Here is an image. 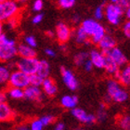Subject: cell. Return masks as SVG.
Segmentation results:
<instances>
[{
    "label": "cell",
    "mask_w": 130,
    "mask_h": 130,
    "mask_svg": "<svg viewBox=\"0 0 130 130\" xmlns=\"http://www.w3.org/2000/svg\"><path fill=\"white\" fill-rule=\"evenodd\" d=\"M18 55V45L14 38L3 34L0 36V62H10Z\"/></svg>",
    "instance_id": "obj_1"
},
{
    "label": "cell",
    "mask_w": 130,
    "mask_h": 130,
    "mask_svg": "<svg viewBox=\"0 0 130 130\" xmlns=\"http://www.w3.org/2000/svg\"><path fill=\"white\" fill-rule=\"evenodd\" d=\"M83 30L86 32L87 36L89 37L90 42L92 44L98 45L100 41L103 38V36L107 34L105 27L100 22L94 19L84 20L80 24Z\"/></svg>",
    "instance_id": "obj_2"
},
{
    "label": "cell",
    "mask_w": 130,
    "mask_h": 130,
    "mask_svg": "<svg viewBox=\"0 0 130 130\" xmlns=\"http://www.w3.org/2000/svg\"><path fill=\"white\" fill-rule=\"evenodd\" d=\"M125 15V9L118 4L108 3L104 6V18L110 24L118 26L122 22L123 17Z\"/></svg>",
    "instance_id": "obj_3"
},
{
    "label": "cell",
    "mask_w": 130,
    "mask_h": 130,
    "mask_svg": "<svg viewBox=\"0 0 130 130\" xmlns=\"http://www.w3.org/2000/svg\"><path fill=\"white\" fill-rule=\"evenodd\" d=\"M21 11V6L16 0H5L0 3V22L18 17Z\"/></svg>",
    "instance_id": "obj_4"
},
{
    "label": "cell",
    "mask_w": 130,
    "mask_h": 130,
    "mask_svg": "<svg viewBox=\"0 0 130 130\" xmlns=\"http://www.w3.org/2000/svg\"><path fill=\"white\" fill-rule=\"evenodd\" d=\"M39 60L36 58H19L15 61V67L17 70L24 73L27 75H32L36 73Z\"/></svg>",
    "instance_id": "obj_5"
},
{
    "label": "cell",
    "mask_w": 130,
    "mask_h": 130,
    "mask_svg": "<svg viewBox=\"0 0 130 130\" xmlns=\"http://www.w3.org/2000/svg\"><path fill=\"white\" fill-rule=\"evenodd\" d=\"M29 86H30V76L17 69L11 72L10 77L8 80V87L25 89Z\"/></svg>",
    "instance_id": "obj_6"
},
{
    "label": "cell",
    "mask_w": 130,
    "mask_h": 130,
    "mask_svg": "<svg viewBox=\"0 0 130 130\" xmlns=\"http://www.w3.org/2000/svg\"><path fill=\"white\" fill-rule=\"evenodd\" d=\"M60 74H61V79H62L63 84L66 86L68 89L71 90V91H75L78 88V80H77L75 74L73 73V71H71L70 69L62 66L60 68Z\"/></svg>",
    "instance_id": "obj_7"
},
{
    "label": "cell",
    "mask_w": 130,
    "mask_h": 130,
    "mask_svg": "<svg viewBox=\"0 0 130 130\" xmlns=\"http://www.w3.org/2000/svg\"><path fill=\"white\" fill-rule=\"evenodd\" d=\"M54 32L57 40L60 44H66L71 39L72 35H73V32H72L71 27L67 23H65V22H59L56 25Z\"/></svg>",
    "instance_id": "obj_8"
},
{
    "label": "cell",
    "mask_w": 130,
    "mask_h": 130,
    "mask_svg": "<svg viewBox=\"0 0 130 130\" xmlns=\"http://www.w3.org/2000/svg\"><path fill=\"white\" fill-rule=\"evenodd\" d=\"M71 113H72L73 117H74L77 121H79V122L84 124V125H93V124H95L97 122L95 114L88 113L85 110L78 108V107L73 109L71 111Z\"/></svg>",
    "instance_id": "obj_9"
},
{
    "label": "cell",
    "mask_w": 130,
    "mask_h": 130,
    "mask_svg": "<svg viewBox=\"0 0 130 130\" xmlns=\"http://www.w3.org/2000/svg\"><path fill=\"white\" fill-rule=\"evenodd\" d=\"M43 91L39 87L29 86L24 89V99L32 102H41L44 100Z\"/></svg>",
    "instance_id": "obj_10"
},
{
    "label": "cell",
    "mask_w": 130,
    "mask_h": 130,
    "mask_svg": "<svg viewBox=\"0 0 130 130\" xmlns=\"http://www.w3.org/2000/svg\"><path fill=\"white\" fill-rule=\"evenodd\" d=\"M104 54L111 58L120 68L127 64V58L125 55V53L123 52L122 49L119 48L118 46H115V47H113L110 51H108L107 53H104Z\"/></svg>",
    "instance_id": "obj_11"
},
{
    "label": "cell",
    "mask_w": 130,
    "mask_h": 130,
    "mask_svg": "<svg viewBox=\"0 0 130 130\" xmlns=\"http://www.w3.org/2000/svg\"><path fill=\"white\" fill-rule=\"evenodd\" d=\"M89 60L92 62L94 68H97V69H103L104 67V62H105V54L103 53L102 51H100V49H96L93 48L91 49L89 52Z\"/></svg>",
    "instance_id": "obj_12"
},
{
    "label": "cell",
    "mask_w": 130,
    "mask_h": 130,
    "mask_svg": "<svg viewBox=\"0 0 130 130\" xmlns=\"http://www.w3.org/2000/svg\"><path fill=\"white\" fill-rule=\"evenodd\" d=\"M114 78L124 87H130V64H126L120 68Z\"/></svg>",
    "instance_id": "obj_13"
},
{
    "label": "cell",
    "mask_w": 130,
    "mask_h": 130,
    "mask_svg": "<svg viewBox=\"0 0 130 130\" xmlns=\"http://www.w3.org/2000/svg\"><path fill=\"white\" fill-rule=\"evenodd\" d=\"M41 89L43 91L44 95L47 96V97H54L58 93L57 84L50 77L44 79L43 83L41 85Z\"/></svg>",
    "instance_id": "obj_14"
},
{
    "label": "cell",
    "mask_w": 130,
    "mask_h": 130,
    "mask_svg": "<svg viewBox=\"0 0 130 130\" xmlns=\"http://www.w3.org/2000/svg\"><path fill=\"white\" fill-rule=\"evenodd\" d=\"M98 46L100 51H102L103 53H107L116 46V40L112 35L106 34L102 39L100 41V43L98 44Z\"/></svg>",
    "instance_id": "obj_15"
},
{
    "label": "cell",
    "mask_w": 130,
    "mask_h": 130,
    "mask_svg": "<svg viewBox=\"0 0 130 130\" xmlns=\"http://www.w3.org/2000/svg\"><path fill=\"white\" fill-rule=\"evenodd\" d=\"M15 118V112L7 102L0 104V122H9Z\"/></svg>",
    "instance_id": "obj_16"
},
{
    "label": "cell",
    "mask_w": 130,
    "mask_h": 130,
    "mask_svg": "<svg viewBox=\"0 0 130 130\" xmlns=\"http://www.w3.org/2000/svg\"><path fill=\"white\" fill-rule=\"evenodd\" d=\"M73 36L76 44H78V45H89V37L87 36V35L83 30V28L81 26L77 27L75 30L73 31Z\"/></svg>",
    "instance_id": "obj_17"
},
{
    "label": "cell",
    "mask_w": 130,
    "mask_h": 130,
    "mask_svg": "<svg viewBox=\"0 0 130 130\" xmlns=\"http://www.w3.org/2000/svg\"><path fill=\"white\" fill-rule=\"evenodd\" d=\"M60 105L64 109L73 110L78 105V97L75 95H64L60 99Z\"/></svg>",
    "instance_id": "obj_18"
},
{
    "label": "cell",
    "mask_w": 130,
    "mask_h": 130,
    "mask_svg": "<svg viewBox=\"0 0 130 130\" xmlns=\"http://www.w3.org/2000/svg\"><path fill=\"white\" fill-rule=\"evenodd\" d=\"M18 56L20 58H36V51L35 48L22 43L18 45Z\"/></svg>",
    "instance_id": "obj_19"
},
{
    "label": "cell",
    "mask_w": 130,
    "mask_h": 130,
    "mask_svg": "<svg viewBox=\"0 0 130 130\" xmlns=\"http://www.w3.org/2000/svg\"><path fill=\"white\" fill-rule=\"evenodd\" d=\"M103 70L105 71L107 74L115 77L117 73L119 72L120 67L116 64V63L114 62L113 60H111V58L108 57L107 55H105V62H104Z\"/></svg>",
    "instance_id": "obj_20"
},
{
    "label": "cell",
    "mask_w": 130,
    "mask_h": 130,
    "mask_svg": "<svg viewBox=\"0 0 130 130\" xmlns=\"http://www.w3.org/2000/svg\"><path fill=\"white\" fill-rule=\"evenodd\" d=\"M50 72H51V69H50V64H49L48 61L46 60H39L37 71H36V74L40 76L41 78L46 79L49 77Z\"/></svg>",
    "instance_id": "obj_21"
},
{
    "label": "cell",
    "mask_w": 130,
    "mask_h": 130,
    "mask_svg": "<svg viewBox=\"0 0 130 130\" xmlns=\"http://www.w3.org/2000/svg\"><path fill=\"white\" fill-rule=\"evenodd\" d=\"M129 99V92L125 87H122L120 89H118L113 95L111 96V100L115 103H123L125 102Z\"/></svg>",
    "instance_id": "obj_22"
},
{
    "label": "cell",
    "mask_w": 130,
    "mask_h": 130,
    "mask_svg": "<svg viewBox=\"0 0 130 130\" xmlns=\"http://www.w3.org/2000/svg\"><path fill=\"white\" fill-rule=\"evenodd\" d=\"M121 87H122V86L120 85V83L117 81L116 79L110 78L108 81H107V83H106V95L111 99V96L113 95L117 90L120 89Z\"/></svg>",
    "instance_id": "obj_23"
},
{
    "label": "cell",
    "mask_w": 130,
    "mask_h": 130,
    "mask_svg": "<svg viewBox=\"0 0 130 130\" xmlns=\"http://www.w3.org/2000/svg\"><path fill=\"white\" fill-rule=\"evenodd\" d=\"M7 97L11 99V100H19L24 99V89L17 88V87H8V89L6 90Z\"/></svg>",
    "instance_id": "obj_24"
},
{
    "label": "cell",
    "mask_w": 130,
    "mask_h": 130,
    "mask_svg": "<svg viewBox=\"0 0 130 130\" xmlns=\"http://www.w3.org/2000/svg\"><path fill=\"white\" fill-rule=\"evenodd\" d=\"M11 69L7 64H0V86L8 84V80L10 77Z\"/></svg>",
    "instance_id": "obj_25"
},
{
    "label": "cell",
    "mask_w": 130,
    "mask_h": 130,
    "mask_svg": "<svg viewBox=\"0 0 130 130\" xmlns=\"http://www.w3.org/2000/svg\"><path fill=\"white\" fill-rule=\"evenodd\" d=\"M89 58V54L87 51H85V50H82V51L77 52L74 57H73V62L76 66L78 67H82L84 63L88 60Z\"/></svg>",
    "instance_id": "obj_26"
},
{
    "label": "cell",
    "mask_w": 130,
    "mask_h": 130,
    "mask_svg": "<svg viewBox=\"0 0 130 130\" xmlns=\"http://www.w3.org/2000/svg\"><path fill=\"white\" fill-rule=\"evenodd\" d=\"M96 119L99 122L102 123L105 122L107 118H108V111H107V108H106V104L105 103H100L99 108H98L97 111H96Z\"/></svg>",
    "instance_id": "obj_27"
},
{
    "label": "cell",
    "mask_w": 130,
    "mask_h": 130,
    "mask_svg": "<svg viewBox=\"0 0 130 130\" xmlns=\"http://www.w3.org/2000/svg\"><path fill=\"white\" fill-rule=\"evenodd\" d=\"M117 125L122 130H130V115L121 114L117 117Z\"/></svg>",
    "instance_id": "obj_28"
},
{
    "label": "cell",
    "mask_w": 130,
    "mask_h": 130,
    "mask_svg": "<svg viewBox=\"0 0 130 130\" xmlns=\"http://www.w3.org/2000/svg\"><path fill=\"white\" fill-rule=\"evenodd\" d=\"M76 0H58V4L60 8L63 9H70L75 5Z\"/></svg>",
    "instance_id": "obj_29"
},
{
    "label": "cell",
    "mask_w": 130,
    "mask_h": 130,
    "mask_svg": "<svg viewBox=\"0 0 130 130\" xmlns=\"http://www.w3.org/2000/svg\"><path fill=\"white\" fill-rule=\"evenodd\" d=\"M104 18V5L98 6L94 10V20L96 21H101Z\"/></svg>",
    "instance_id": "obj_30"
},
{
    "label": "cell",
    "mask_w": 130,
    "mask_h": 130,
    "mask_svg": "<svg viewBox=\"0 0 130 130\" xmlns=\"http://www.w3.org/2000/svg\"><path fill=\"white\" fill-rule=\"evenodd\" d=\"M43 78H41L40 76L37 75L36 73L30 75V86H34V87H41V85L43 83Z\"/></svg>",
    "instance_id": "obj_31"
},
{
    "label": "cell",
    "mask_w": 130,
    "mask_h": 130,
    "mask_svg": "<svg viewBox=\"0 0 130 130\" xmlns=\"http://www.w3.org/2000/svg\"><path fill=\"white\" fill-rule=\"evenodd\" d=\"M44 125L40 121V119H34L29 125L30 130H44Z\"/></svg>",
    "instance_id": "obj_32"
},
{
    "label": "cell",
    "mask_w": 130,
    "mask_h": 130,
    "mask_svg": "<svg viewBox=\"0 0 130 130\" xmlns=\"http://www.w3.org/2000/svg\"><path fill=\"white\" fill-rule=\"evenodd\" d=\"M39 119H40V121L42 122V124L44 125V126H46V125H51L52 123L54 122V121H55V116H54V115H52V114H46V115L41 116Z\"/></svg>",
    "instance_id": "obj_33"
},
{
    "label": "cell",
    "mask_w": 130,
    "mask_h": 130,
    "mask_svg": "<svg viewBox=\"0 0 130 130\" xmlns=\"http://www.w3.org/2000/svg\"><path fill=\"white\" fill-rule=\"evenodd\" d=\"M24 44L31 46L32 48H35L37 46V41L34 35H26L24 37Z\"/></svg>",
    "instance_id": "obj_34"
},
{
    "label": "cell",
    "mask_w": 130,
    "mask_h": 130,
    "mask_svg": "<svg viewBox=\"0 0 130 130\" xmlns=\"http://www.w3.org/2000/svg\"><path fill=\"white\" fill-rule=\"evenodd\" d=\"M122 31L123 34L125 37L130 40V21L129 20H126L122 25Z\"/></svg>",
    "instance_id": "obj_35"
},
{
    "label": "cell",
    "mask_w": 130,
    "mask_h": 130,
    "mask_svg": "<svg viewBox=\"0 0 130 130\" xmlns=\"http://www.w3.org/2000/svg\"><path fill=\"white\" fill-rule=\"evenodd\" d=\"M43 7H44L43 0H35V1L32 2V10L35 11V12L40 13V11L43 9Z\"/></svg>",
    "instance_id": "obj_36"
},
{
    "label": "cell",
    "mask_w": 130,
    "mask_h": 130,
    "mask_svg": "<svg viewBox=\"0 0 130 130\" xmlns=\"http://www.w3.org/2000/svg\"><path fill=\"white\" fill-rule=\"evenodd\" d=\"M7 22V25L9 29H14L18 25V22H19V18L18 17H15V18H12V19L8 20Z\"/></svg>",
    "instance_id": "obj_37"
},
{
    "label": "cell",
    "mask_w": 130,
    "mask_h": 130,
    "mask_svg": "<svg viewBox=\"0 0 130 130\" xmlns=\"http://www.w3.org/2000/svg\"><path fill=\"white\" fill-rule=\"evenodd\" d=\"M44 19V15L42 13H37L35 14V16L32 18V22L34 24H39L41 22H43Z\"/></svg>",
    "instance_id": "obj_38"
},
{
    "label": "cell",
    "mask_w": 130,
    "mask_h": 130,
    "mask_svg": "<svg viewBox=\"0 0 130 130\" xmlns=\"http://www.w3.org/2000/svg\"><path fill=\"white\" fill-rule=\"evenodd\" d=\"M82 67L84 68V70L86 71V72H87V73H90V72H92L93 69H94V66H93L92 62L89 60V59L86 61V62L84 63V65L82 66Z\"/></svg>",
    "instance_id": "obj_39"
},
{
    "label": "cell",
    "mask_w": 130,
    "mask_h": 130,
    "mask_svg": "<svg viewBox=\"0 0 130 130\" xmlns=\"http://www.w3.org/2000/svg\"><path fill=\"white\" fill-rule=\"evenodd\" d=\"M45 54L49 58L56 57V51L53 48H50V47H47V48L45 49Z\"/></svg>",
    "instance_id": "obj_40"
},
{
    "label": "cell",
    "mask_w": 130,
    "mask_h": 130,
    "mask_svg": "<svg viewBox=\"0 0 130 130\" xmlns=\"http://www.w3.org/2000/svg\"><path fill=\"white\" fill-rule=\"evenodd\" d=\"M118 5L125 10L126 8H128L130 7V1L129 0H120L119 3H118Z\"/></svg>",
    "instance_id": "obj_41"
},
{
    "label": "cell",
    "mask_w": 130,
    "mask_h": 130,
    "mask_svg": "<svg viewBox=\"0 0 130 130\" xmlns=\"http://www.w3.org/2000/svg\"><path fill=\"white\" fill-rule=\"evenodd\" d=\"M66 125L63 122H57L54 126V130H65Z\"/></svg>",
    "instance_id": "obj_42"
},
{
    "label": "cell",
    "mask_w": 130,
    "mask_h": 130,
    "mask_svg": "<svg viewBox=\"0 0 130 130\" xmlns=\"http://www.w3.org/2000/svg\"><path fill=\"white\" fill-rule=\"evenodd\" d=\"M7 99H8V97H7L6 91H4V90H0V104L6 102Z\"/></svg>",
    "instance_id": "obj_43"
},
{
    "label": "cell",
    "mask_w": 130,
    "mask_h": 130,
    "mask_svg": "<svg viewBox=\"0 0 130 130\" xmlns=\"http://www.w3.org/2000/svg\"><path fill=\"white\" fill-rule=\"evenodd\" d=\"M16 130H30V128H29V125H28L22 124V125H18V126L16 127Z\"/></svg>",
    "instance_id": "obj_44"
},
{
    "label": "cell",
    "mask_w": 130,
    "mask_h": 130,
    "mask_svg": "<svg viewBox=\"0 0 130 130\" xmlns=\"http://www.w3.org/2000/svg\"><path fill=\"white\" fill-rule=\"evenodd\" d=\"M30 0H16V2L19 4L20 6H23V5H26L28 2H29Z\"/></svg>",
    "instance_id": "obj_45"
},
{
    "label": "cell",
    "mask_w": 130,
    "mask_h": 130,
    "mask_svg": "<svg viewBox=\"0 0 130 130\" xmlns=\"http://www.w3.org/2000/svg\"><path fill=\"white\" fill-rule=\"evenodd\" d=\"M125 18H126V19L130 21V7L128 8H126V9L125 10Z\"/></svg>",
    "instance_id": "obj_46"
},
{
    "label": "cell",
    "mask_w": 130,
    "mask_h": 130,
    "mask_svg": "<svg viewBox=\"0 0 130 130\" xmlns=\"http://www.w3.org/2000/svg\"><path fill=\"white\" fill-rule=\"evenodd\" d=\"M72 20H73V22H74V23H79V22H80V17L77 16V15L73 16Z\"/></svg>",
    "instance_id": "obj_47"
},
{
    "label": "cell",
    "mask_w": 130,
    "mask_h": 130,
    "mask_svg": "<svg viewBox=\"0 0 130 130\" xmlns=\"http://www.w3.org/2000/svg\"><path fill=\"white\" fill-rule=\"evenodd\" d=\"M3 31H4V26H3L2 22H0V36L4 34V32H3Z\"/></svg>",
    "instance_id": "obj_48"
},
{
    "label": "cell",
    "mask_w": 130,
    "mask_h": 130,
    "mask_svg": "<svg viewBox=\"0 0 130 130\" xmlns=\"http://www.w3.org/2000/svg\"><path fill=\"white\" fill-rule=\"evenodd\" d=\"M60 49L62 50V51H65V50H67V46L65 44H60Z\"/></svg>",
    "instance_id": "obj_49"
},
{
    "label": "cell",
    "mask_w": 130,
    "mask_h": 130,
    "mask_svg": "<svg viewBox=\"0 0 130 130\" xmlns=\"http://www.w3.org/2000/svg\"><path fill=\"white\" fill-rule=\"evenodd\" d=\"M46 35H48L49 37H53V36H55V32H46Z\"/></svg>",
    "instance_id": "obj_50"
},
{
    "label": "cell",
    "mask_w": 130,
    "mask_h": 130,
    "mask_svg": "<svg viewBox=\"0 0 130 130\" xmlns=\"http://www.w3.org/2000/svg\"><path fill=\"white\" fill-rule=\"evenodd\" d=\"M120 0H109V3L111 4H118Z\"/></svg>",
    "instance_id": "obj_51"
},
{
    "label": "cell",
    "mask_w": 130,
    "mask_h": 130,
    "mask_svg": "<svg viewBox=\"0 0 130 130\" xmlns=\"http://www.w3.org/2000/svg\"><path fill=\"white\" fill-rule=\"evenodd\" d=\"M74 130H86V129H84V128H76Z\"/></svg>",
    "instance_id": "obj_52"
},
{
    "label": "cell",
    "mask_w": 130,
    "mask_h": 130,
    "mask_svg": "<svg viewBox=\"0 0 130 130\" xmlns=\"http://www.w3.org/2000/svg\"><path fill=\"white\" fill-rule=\"evenodd\" d=\"M3 1H5V0H0V3H1V2H3Z\"/></svg>",
    "instance_id": "obj_53"
},
{
    "label": "cell",
    "mask_w": 130,
    "mask_h": 130,
    "mask_svg": "<svg viewBox=\"0 0 130 130\" xmlns=\"http://www.w3.org/2000/svg\"><path fill=\"white\" fill-rule=\"evenodd\" d=\"M129 1H130V0H129Z\"/></svg>",
    "instance_id": "obj_54"
}]
</instances>
